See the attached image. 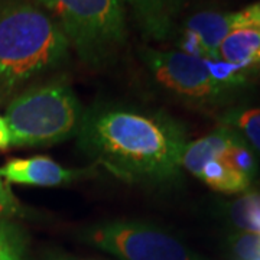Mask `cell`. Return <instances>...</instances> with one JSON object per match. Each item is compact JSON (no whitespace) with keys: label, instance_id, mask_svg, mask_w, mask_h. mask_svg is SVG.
<instances>
[{"label":"cell","instance_id":"1","mask_svg":"<svg viewBox=\"0 0 260 260\" xmlns=\"http://www.w3.org/2000/svg\"><path fill=\"white\" fill-rule=\"evenodd\" d=\"M87 156L133 184H168L179 178L188 140L171 116L130 104L104 103L84 110L77 133Z\"/></svg>","mask_w":260,"mask_h":260},{"label":"cell","instance_id":"2","mask_svg":"<svg viewBox=\"0 0 260 260\" xmlns=\"http://www.w3.org/2000/svg\"><path fill=\"white\" fill-rule=\"evenodd\" d=\"M71 47L35 0H0V99L62 68Z\"/></svg>","mask_w":260,"mask_h":260},{"label":"cell","instance_id":"3","mask_svg":"<svg viewBox=\"0 0 260 260\" xmlns=\"http://www.w3.org/2000/svg\"><path fill=\"white\" fill-rule=\"evenodd\" d=\"M84 110L71 84L58 75L18 94L5 121L13 146H52L77 136Z\"/></svg>","mask_w":260,"mask_h":260},{"label":"cell","instance_id":"4","mask_svg":"<svg viewBox=\"0 0 260 260\" xmlns=\"http://www.w3.org/2000/svg\"><path fill=\"white\" fill-rule=\"evenodd\" d=\"M55 19L71 49L84 64L103 68L119 56L127 41L120 0H35Z\"/></svg>","mask_w":260,"mask_h":260},{"label":"cell","instance_id":"5","mask_svg":"<svg viewBox=\"0 0 260 260\" xmlns=\"http://www.w3.org/2000/svg\"><path fill=\"white\" fill-rule=\"evenodd\" d=\"M140 59L152 81L160 90L186 104L214 107L233 94L214 81L205 59L201 58L181 51L142 48Z\"/></svg>","mask_w":260,"mask_h":260},{"label":"cell","instance_id":"6","mask_svg":"<svg viewBox=\"0 0 260 260\" xmlns=\"http://www.w3.org/2000/svg\"><path fill=\"white\" fill-rule=\"evenodd\" d=\"M87 240L121 260H207L169 233L139 221L94 225Z\"/></svg>","mask_w":260,"mask_h":260},{"label":"cell","instance_id":"7","mask_svg":"<svg viewBox=\"0 0 260 260\" xmlns=\"http://www.w3.org/2000/svg\"><path fill=\"white\" fill-rule=\"evenodd\" d=\"M85 171L68 169L48 156L16 158L0 168V177L8 184L32 186H61L81 178Z\"/></svg>","mask_w":260,"mask_h":260},{"label":"cell","instance_id":"8","mask_svg":"<svg viewBox=\"0 0 260 260\" xmlns=\"http://www.w3.org/2000/svg\"><path fill=\"white\" fill-rule=\"evenodd\" d=\"M127 6L132 16L145 37L153 41L167 39L172 29L177 15L184 0H120Z\"/></svg>","mask_w":260,"mask_h":260},{"label":"cell","instance_id":"9","mask_svg":"<svg viewBox=\"0 0 260 260\" xmlns=\"http://www.w3.org/2000/svg\"><path fill=\"white\" fill-rule=\"evenodd\" d=\"M184 29L194 32L201 39L205 51L207 59L218 58V48L225 38L237 29V16L236 12L223 13L214 10H204L194 13L186 19Z\"/></svg>","mask_w":260,"mask_h":260},{"label":"cell","instance_id":"10","mask_svg":"<svg viewBox=\"0 0 260 260\" xmlns=\"http://www.w3.org/2000/svg\"><path fill=\"white\" fill-rule=\"evenodd\" d=\"M218 58L240 67L250 77L260 75V34L256 29L233 30L218 48Z\"/></svg>","mask_w":260,"mask_h":260},{"label":"cell","instance_id":"11","mask_svg":"<svg viewBox=\"0 0 260 260\" xmlns=\"http://www.w3.org/2000/svg\"><path fill=\"white\" fill-rule=\"evenodd\" d=\"M239 139L240 138L233 130L220 124L213 133L186 145L182 156V168L198 178L207 162L218 158Z\"/></svg>","mask_w":260,"mask_h":260},{"label":"cell","instance_id":"12","mask_svg":"<svg viewBox=\"0 0 260 260\" xmlns=\"http://www.w3.org/2000/svg\"><path fill=\"white\" fill-rule=\"evenodd\" d=\"M198 178L210 188L223 194L246 192L251 185L250 179H247L240 172L234 171L232 167H229L218 158L207 162L201 169Z\"/></svg>","mask_w":260,"mask_h":260},{"label":"cell","instance_id":"13","mask_svg":"<svg viewBox=\"0 0 260 260\" xmlns=\"http://www.w3.org/2000/svg\"><path fill=\"white\" fill-rule=\"evenodd\" d=\"M221 124L260 155V107H233L223 114Z\"/></svg>","mask_w":260,"mask_h":260},{"label":"cell","instance_id":"14","mask_svg":"<svg viewBox=\"0 0 260 260\" xmlns=\"http://www.w3.org/2000/svg\"><path fill=\"white\" fill-rule=\"evenodd\" d=\"M229 215L240 230L260 234V191H249L229 205Z\"/></svg>","mask_w":260,"mask_h":260},{"label":"cell","instance_id":"15","mask_svg":"<svg viewBox=\"0 0 260 260\" xmlns=\"http://www.w3.org/2000/svg\"><path fill=\"white\" fill-rule=\"evenodd\" d=\"M218 159H221L224 164H227L234 171L240 172L247 179H250L251 182L259 174L257 153L242 139L236 140L230 148L218 156Z\"/></svg>","mask_w":260,"mask_h":260},{"label":"cell","instance_id":"16","mask_svg":"<svg viewBox=\"0 0 260 260\" xmlns=\"http://www.w3.org/2000/svg\"><path fill=\"white\" fill-rule=\"evenodd\" d=\"M0 260H28L25 234L6 217H0Z\"/></svg>","mask_w":260,"mask_h":260},{"label":"cell","instance_id":"17","mask_svg":"<svg viewBox=\"0 0 260 260\" xmlns=\"http://www.w3.org/2000/svg\"><path fill=\"white\" fill-rule=\"evenodd\" d=\"M205 64H207V68L214 78V81L232 93L239 91L240 88L246 87L250 83L251 77L244 70H242L237 65L224 61L221 58L205 59Z\"/></svg>","mask_w":260,"mask_h":260},{"label":"cell","instance_id":"18","mask_svg":"<svg viewBox=\"0 0 260 260\" xmlns=\"http://www.w3.org/2000/svg\"><path fill=\"white\" fill-rule=\"evenodd\" d=\"M230 244L239 260H260V234L237 233L232 236Z\"/></svg>","mask_w":260,"mask_h":260},{"label":"cell","instance_id":"19","mask_svg":"<svg viewBox=\"0 0 260 260\" xmlns=\"http://www.w3.org/2000/svg\"><path fill=\"white\" fill-rule=\"evenodd\" d=\"M23 214V208L12 192L9 184L0 177V217H13Z\"/></svg>","mask_w":260,"mask_h":260},{"label":"cell","instance_id":"20","mask_svg":"<svg viewBox=\"0 0 260 260\" xmlns=\"http://www.w3.org/2000/svg\"><path fill=\"white\" fill-rule=\"evenodd\" d=\"M10 146L9 129L6 126L5 119L0 116V150H6Z\"/></svg>","mask_w":260,"mask_h":260},{"label":"cell","instance_id":"21","mask_svg":"<svg viewBox=\"0 0 260 260\" xmlns=\"http://www.w3.org/2000/svg\"><path fill=\"white\" fill-rule=\"evenodd\" d=\"M256 30H257V32H259V34H260V25H259V26H257V28H256Z\"/></svg>","mask_w":260,"mask_h":260}]
</instances>
